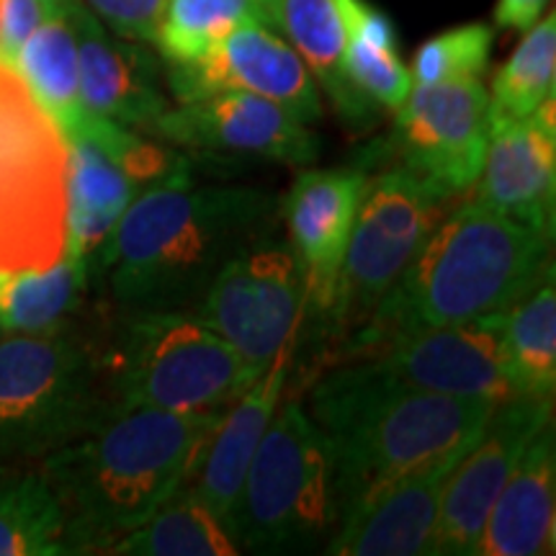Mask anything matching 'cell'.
I'll use <instances>...</instances> for the list:
<instances>
[{"label":"cell","instance_id":"obj_35","mask_svg":"<svg viewBox=\"0 0 556 556\" xmlns=\"http://www.w3.org/2000/svg\"><path fill=\"white\" fill-rule=\"evenodd\" d=\"M548 0H497L495 5V24L500 29L528 31L546 11Z\"/></svg>","mask_w":556,"mask_h":556},{"label":"cell","instance_id":"obj_22","mask_svg":"<svg viewBox=\"0 0 556 556\" xmlns=\"http://www.w3.org/2000/svg\"><path fill=\"white\" fill-rule=\"evenodd\" d=\"M83 116L62 135L67 144V253L90 263L139 189L96 142Z\"/></svg>","mask_w":556,"mask_h":556},{"label":"cell","instance_id":"obj_8","mask_svg":"<svg viewBox=\"0 0 556 556\" xmlns=\"http://www.w3.org/2000/svg\"><path fill=\"white\" fill-rule=\"evenodd\" d=\"M67 253V144L16 67L0 60V270Z\"/></svg>","mask_w":556,"mask_h":556},{"label":"cell","instance_id":"obj_25","mask_svg":"<svg viewBox=\"0 0 556 556\" xmlns=\"http://www.w3.org/2000/svg\"><path fill=\"white\" fill-rule=\"evenodd\" d=\"M16 70L62 135L80 122L86 109L80 99L78 39L67 11L45 13L41 24L21 47Z\"/></svg>","mask_w":556,"mask_h":556},{"label":"cell","instance_id":"obj_2","mask_svg":"<svg viewBox=\"0 0 556 556\" xmlns=\"http://www.w3.org/2000/svg\"><path fill=\"white\" fill-rule=\"evenodd\" d=\"M495 407L405 387L368 358H348L319 377L307 413L332 451L338 520L389 484L467 454Z\"/></svg>","mask_w":556,"mask_h":556},{"label":"cell","instance_id":"obj_13","mask_svg":"<svg viewBox=\"0 0 556 556\" xmlns=\"http://www.w3.org/2000/svg\"><path fill=\"white\" fill-rule=\"evenodd\" d=\"M552 420V400H507L451 471L438 510L433 554L475 556L492 505L528 443Z\"/></svg>","mask_w":556,"mask_h":556},{"label":"cell","instance_id":"obj_24","mask_svg":"<svg viewBox=\"0 0 556 556\" xmlns=\"http://www.w3.org/2000/svg\"><path fill=\"white\" fill-rule=\"evenodd\" d=\"M500 351L513 394L554 400L556 389V283L554 266L503 315Z\"/></svg>","mask_w":556,"mask_h":556},{"label":"cell","instance_id":"obj_36","mask_svg":"<svg viewBox=\"0 0 556 556\" xmlns=\"http://www.w3.org/2000/svg\"><path fill=\"white\" fill-rule=\"evenodd\" d=\"M263 16H266V24L268 26H276V18H278V5H281V0H258Z\"/></svg>","mask_w":556,"mask_h":556},{"label":"cell","instance_id":"obj_21","mask_svg":"<svg viewBox=\"0 0 556 556\" xmlns=\"http://www.w3.org/2000/svg\"><path fill=\"white\" fill-rule=\"evenodd\" d=\"M556 441L548 420L533 435L492 505L479 552L484 556H544L556 546Z\"/></svg>","mask_w":556,"mask_h":556},{"label":"cell","instance_id":"obj_11","mask_svg":"<svg viewBox=\"0 0 556 556\" xmlns=\"http://www.w3.org/2000/svg\"><path fill=\"white\" fill-rule=\"evenodd\" d=\"M490 93L479 78L413 86L397 109L394 148L405 168L451 193L477 184L490 137Z\"/></svg>","mask_w":556,"mask_h":556},{"label":"cell","instance_id":"obj_29","mask_svg":"<svg viewBox=\"0 0 556 556\" xmlns=\"http://www.w3.org/2000/svg\"><path fill=\"white\" fill-rule=\"evenodd\" d=\"M67 552L65 513L39 469L0 467V556Z\"/></svg>","mask_w":556,"mask_h":556},{"label":"cell","instance_id":"obj_28","mask_svg":"<svg viewBox=\"0 0 556 556\" xmlns=\"http://www.w3.org/2000/svg\"><path fill=\"white\" fill-rule=\"evenodd\" d=\"M343 67L353 88L374 106L397 111L413 90V75L400 58L392 18L366 0H348Z\"/></svg>","mask_w":556,"mask_h":556},{"label":"cell","instance_id":"obj_3","mask_svg":"<svg viewBox=\"0 0 556 556\" xmlns=\"http://www.w3.org/2000/svg\"><path fill=\"white\" fill-rule=\"evenodd\" d=\"M225 409L116 407L86 435L52 451L39 471L58 495L70 554H111L189 482Z\"/></svg>","mask_w":556,"mask_h":556},{"label":"cell","instance_id":"obj_10","mask_svg":"<svg viewBox=\"0 0 556 556\" xmlns=\"http://www.w3.org/2000/svg\"><path fill=\"white\" fill-rule=\"evenodd\" d=\"M191 315L263 374L302 330L307 281L289 240L274 232L250 242L214 276Z\"/></svg>","mask_w":556,"mask_h":556},{"label":"cell","instance_id":"obj_12","mask_svg":"<svg viewBox=\"0 0 556 556\" xmlns=\"http://www.w3.org/2000/svg\"><path fill=\"white\" fill-rule=\"evenodd\" d=\"M163 75L178 103L238 90L278 103L302 124H315L323 116L307 65L263 21L238 26L197 60L165 65Z\"/></svg>","mask_w":556,"mask_h":556},{"label":"cell","instance_id":"obj_17","mask_svg":"<svg viewBox=\"0 0 556 556\" xmlns=\"http://www.w3.org/2000/svg\"><path fill=\"white\" fill-rule=\"evenodd\" d=\"M368 173L361 165L304 170L278 206L307 281V312L328 317Z\"/></svg>","mask_w":556,"mask_h":556},{"label":"cell","instance_id":"obj_38","mask_svg":"<svg viewBox=\"0 0 556 556\" xmlns=\"http://www.w3.org/2000/svg\"><path fill=\"white\" fill-rule=\"evenodd\" d=\"M0 336H3V330H0Z\"/></svg>","mask_w":556,"mask_h":556},{"label":"cell","instance_id":"obj_31","mask_svg":"<svg viewBox=\"0 0 556 556\" xmlns=\"http://www.w3.org/2000/svg\"><path fill=\"white\" fill-rule=\"evenodd\" d=\"M248 21L266 24L258 0H168L152 45L165 65H176L201 58Z\"/></svg>","mask_w":556,"mask_h":556},{"label":"cell","instance_id":"obj_1","mask_svg":"<svg viewBox=\"0 0 556 556\" xmlns=\"http://www.w3.org/2000/svg\"><path fill=\"white\" fill-rule=\"evenodd\" d=\"M274 193L253 186H193L191 168L139 191L88 263L114 309L191 312L240 250L274 232Z\"/></svg>","mask_w":556,"mask_h":556},{"label":"cell","instance_id":"obj_14","mask_svg":"<svg viewBox=\"0 0 556 556\" xmlns=\"http://www.w3.org/2000/svg\"><path fill=\"white\" fill-rule=\"evenodd\" d=\"M186 150L212 155L255 157L304 168L319 155L317 137L278 103L253 93H225L168 109L152 129Z\"/></svg>","mask_w":556,"mask_h":556},{"label":"cell","instance_id":"obj_23","mask_svg":"<svg viewBox=\"0 0 556 556\" xmlns=\"http://www.w3.org/2000/svg\"><path fill=\"white\" fill-rule=\"evenodd\" d=\"M276 26L348 122L371 119L377 106L353 88L343 67L348 0H281Z\"/></svg>","mask_w":556,"mask_h":556},{"label":"cell","instance_id":"obj_34","mask_svg":"<svg viewBox=\"0 0 556 556\" xmlns=\"http://www.w3.org/2000/svg\"><path fill=\"white\" fill-rule=\"evenodd\" d=\"M45 18L39 0H0V60L16 67V58L24 41L31 37Z\"/></svg>","mask_w":556,"mask_h":556},{"label":"cell","instance_id":"obj_37","mask_svg":"<svg viewBox=\"0 0 556 556\" xmlns=\"http://www.w3.org/2000/svg\"><path fill=\"white\" fill-rule=\"evenodd\" d=\"M45 5V13H65L75 0H39Z\"/></svg>","mask_w":556,"mask_h":556},{"label":"cell","instance_id":"obj_18","mask_svg":"<svg viewBox=\"0 0 556 556\" xmlns=\"http://www.w3.org/2000/svg\"><path fill=\"white\" fill-rule=\"evenodd\" d=\"M67 16L78 39L83 109L152 137L160 116L170 109L155 52L142 41L111 34L80 0L70 5Z\"/></svg>","mask_w":556,"mask_h":556},{"label":"cell","instance_id":"obj_33","mask_svg":"<svg viewBox=\"0 0 556 556\" xmlns=\"http://www.w3.org/2000/svg\"><path fill=\"white\" fill-rule=\"evenodd\" d=\"M86 9L101 21L111 34L122 39L152 45L168 0H83Z\"/></svg>","mask_w":556,"mask_h":556},{"label":"cell","instance_id":"obj_4","mask_svg":"<svg viewBox=\"0 0 556 556\" xmlns=\"http://www.w3.org/2000/svg\"><path fill=\"white\" fill-rule=\"evenodd\" d=\"M552 238L477 201L456 206L389 289L340 358H366L389 340L443 325L503 317L546 270Z\"/></svg>","mask_w":556,"mask_h":556},{"label":"cell","instance_id":"obj_7","mask_svg":"<svg viewBox=\"0 0 556 556\" xmlns=\"http://www.w3.org/2000/svg\"><path fill=\"white\" fill-rule=\"evenodd\" d=\"M336 523L328 435L299 402H287L255 448L229 513V533L248 552L287 554L309 552Z\"/></svg>","mask_w":556,"mask_h":556},{"label":"cell","instance_id":"obj_16","mask_svg":"<svg viewBox=\"0 0 556 556\" xmlns=\"http://www.w3.org/2000/svg\"><path fill=\"white\" fill-rule=\"evenodd\" d=\"M475 199L554 238L556 116L554 99L513 122H490Z\"/></svg>","mask_w":556,"mask_h":556},{"label":"cell","instance_id":"obj_15","mask_svg":"<svg viewBox=\"0 0 556 556\" xmlns=\"http://www.w3.org/2000/svg\"><path fill=\"white\" fill-rule=\"evenodd\" d=\"M500 325L503 317H486L417 330L389 340L366 358L405 387L503 405L516 394L503 366Z\"/></svg>","mask_w":556,"mask_h":556},{"label":"cell","instance_id":"obj_27","mask_svg":"<svg viewBox=\"0 0 556 556\" xmlns=\"http://www.w3.org/2000/svg\"><path fill=\"white\" fill-rule=\"evenodd\" d=\"M86 289L88 263L70 253L45 270H0V330H58L78 312Z\"/></svg>","mask_w":556,"mask_h":556},{"label":"cell","instance_id":"obj_5","mask_svg":"<svg viewBox=\"0 0 556 556\" xmlns=\"http://www.w3.org/2000/svg\"><path fill=\"white\" fill-rule=\"evenodd\" d=\"M116 312L106 332L96 338L101 377L114 409L217 413L261 377L191 312Z\"/></svg>","mask_w":556,"mask_h":556},{"label":"cell","instance_id":"obj_9","mask_svg":"<svg viewBox=\"0 0 556 556\" xmlns=\"http://www.w3.org/2000/svg\"><path fill=\"white\" fill-rule=\"evenodd\" d=\"M454 197L409 168H394L366 180L332 307L325 317L330 319L336 343L343 345L364 328L446 217Z\"/></svg>","mask_w":556,"mask_h":556},{"label":"cell","instance_id":"obj_20","mask_svg":"<svg viewBox=\"0 0 556 556\" xmlns=\"http://www.w3.org/2000/svg\"><path fill=\"white\" fill-rule=\"evenodd\" d=\"M458 458H443L389 484L379 495L338 520L325 554L336 556H420L433 554L441 497Z\"/></svg>","mask_w":556,"mask_h":556},{"label":"cell","instance_id":"obj_19","mask_svg":"<svg viewBox=\"0 0 556 556\" xmlns=\"http://www.w3.org/2000/svg\"><path fill=\"white\" fill-rule=\"evenodd\" d=\"M296 345L299 332L287 340V345L276 353L266 371L222 413L217 426L201 446L197 467L186 482V486H191L225 523L240 495L242 482H245L255 448L281 405Z\"/></svg>","mask_w":556,"mask_h":556},{"label":"cell","instance_id":"obj_30","mask_svg":"<svg viewBox=\"0 0 556 556\" xmlns=\"http://www.w3.org/2000/svg\"><path fill=\"white\" fill-rule=\"evenodd\" d=\"M556 93V16L536 21L510 60L497 70L490 90V122H513L533 114Z\"/></svg>","mask_w":556,"mask_h":556},{"label":"cell","instance_id":"obj_26","mask_svg":"<svg viewBox=\"0 0 556 556\" xmlns=\"http://www.w3.org/2000/svg\"><path fill=\"white\" fill-rule=\"evenodd\" d=\"M111 554L235 556L240 554V546L225 520L184 484L142 526L116 541Z\"/></svg>","mask_w":556,"mask_h":556},{"label":"cell","instance_id":"obj_6","mask_svg":"<svg viewBox=\"0 0 556 556\" xmlns=\"http://www.w3.org/2000/svg\"><path fill=\"white\" fill-rule=\"evenodd\" d=\"M111 409L96 336L70 325L0 336V464L41 462Z\"/></svg>","mask_w":556,"mask_h":556},{"label":"cell","instance_id":"obj_32","mask_svg":"<svg viewBox=\"0 0 556 556\" xmlns=\"http://www.w3.org/2000/svg\"><path fill=\"white\" fill-rule=\"evenodd\" d=\"M495 31L486 24H464L428 39L413 60V86L479 78L490 65Z\"/></svg>","mask_w":556,"mask_h":556}]
</instances>
